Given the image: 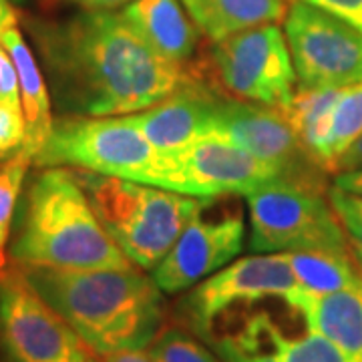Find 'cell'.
<instances>
[{
	"label": "cell",
	"instance_id": "cell-8",
	"mask_svg": "<svg viewBox=\"0 0 362 362\" xmlns=\"http://www.w3.org/2000/svg\"><path fill=\"white\" fill-rule=\"evenodd\" d=\"M211 65L233 99L282 111L296 95L288 40L276 23L252 26L218 40L211 49Z\"/></svg>",
	"mask_w": 362,
	"mask_h": 362
},
{
	"label": "cell",
	"instance_id": "cell-5",
	"mask_svg": "<svg viewBox=\"0 0 362 362\" xmlns=\"http://www.w3.org/2000/svg\"><path fill=\"white\" fill-rule=\"evenodd\" d=\"M254 254H352L346 232L318 185L274 180L244 195Z\"/></svg>",
	"mask_w": 362,
	"mask_h": 362
},
{
	"label": "cell",
	"instance_id": "cell-21",
	"mask_svg": "<svg viewBox=\"0 0 362 362\" xmlns=\"http://www.w3.org/2000/svg\"><path fill=\"white\" fill-rule=\"evenodd\" d=\"M338 93L340 89H300L294 99L282 109V115L288 119L304 149L318 165Z\"/></svg>",
	"mask_w": 362,
	"mask_h": 362
},
{
	"label": "cell",
	"instance_id": "cell-18",
	"mask_svg": "<svg viewBox=\"0 0 362 362\" xmlns=\"http://www.w3.org/2000/svg\"><path fill=\"white\" fill-rule=\"evenodd\" d=\"M121 14L159 57L183 65L194 54L197 26L192 25L180 0H133Z\"/></svg>",
	"mask_w": 362,
	"mask_h": 362
},
{
	"label": "cell",
	"instance_id": "cell-23",
	"mask_svg": "<svg viewBox=\"0 0 362 362\" xmlns=\"http://www.w3.org/2000/svg\"><path fill=\"white\" fill-rule=\"evenodd\" d=\"M33 159L25 151L0 159V274L6 272L8 259V240L13 226L14 209L23 194L26 171Z\"/></svg>",
	"mask_w": 362,
	"mask_h": 362
},
{
	"label": "cell",
	"instance_id": "cell-35",
	"mask_svg": "<svg viewBox=\"0 0 362 362\" xmlns=\"http://www.w3.org/2000/svg\"><path fill=\"white\" fill-rule=\"evenodd\" d=\"M18 2H21V0H18Z\"/></svg>",
	"mask_w": 362,
	"mask_h": 362
},
{
	"label": "cell",
	"instance_id": "cell-29",
	"mask_svg": "<svg viewBox=\"0 0 362 362\" xmlns=\"http://www.w3.org/2000/svg\"><path fill=\"white\" fill-rule=\"evenodd\" d=\"M337 173H346V171H361L362 169V135L356 141L349 145V149L338 157L337 163L332 165Z\"/></svg>",
	"mask_w": 362,
	"mask_h": 362
},
{
	"label": "cell",
	"instance_id": "cell-32",
	"mask_svg": "<svg viewBox=\"0 0 362 362\" xmlns=\"http://www.w3.org/2000/svg\"><path fill=\"white\" fill-rule=\"evenodd\" d=\"M334 187L349 192V194L362 195V169L361 171H346V173H337L334 177Z\"/></svg>",
	"mask_w": 362,
	"mask_h": 362
},
{
	"label": "cell",
	"instance_id": "cell-16",
	"mask_svg": "<svg viewBox=\"0 0 362 362\" xmlns=\"http://www.w3.org/2000/svg\"><path fill=\"white\" fill-rule=\"evenodd\" d=\"M284 302L304 318L310 332L322 334L362 362V282L330 294H314L300 286Z\"/></svg>",
	"mask_w": 362,
	"mask_h": 362
},
{
	"label": "cell",
	"instance_id": "cell-3",
	"mask_svg": "<svg viewBox=\"0 0 362 362\" xmlns=\"http://www.w3.org/2000/svg\"><path fill=\"white\" fill-rule=\"evenodd\" d=\"M8 256L16 266L73 270L133 266L105 232L75 173L61 168H47L30 181Z\"/></svg>",
	"mask_w": 362,
	"mask_h": 362
},
{
	"label": "cell",
	"instance_id": "cell-13",
	"mask_svg": "<svg viewBox=\"0 0 362 362\" xmlns=\"http://www.w3.org/2000/svg\"><path fill=\"white\" fill-rule=\"evenodd\" d=\"M202 214L185 226L168 256L151 270L153 282L168 296L187 292L233 262L244 247L246 223L242 214L221 220H204Z\"/></svg>",
	"mask_w": 362,
	"mask_h": 362
},
{
	"label": "cell",
	"instance_id": "cell-33",
	"mask_svg": "<svg viewBox=\"0 0 362 362\" xmlns=\"http://www.w3.org/2000/svg\"><path fill=\"white\" fill-rule=\"evenodd\" d=\"M13 25H16V14H14L13 6L8 4V0H0V37Z\"/></svg>",
	"mask_w": 362,
	"mask_h": 362
},
{
	"label": "cell",
	"instance_id": "cell-7",
	"mask_svg": "<svg viewBox=\"0 0 362 362\" xmlns=\"http://www.w3.org/2000/svg\"><path fill=\"white\" fill-rule=\"evenodd\" d=\"M282 180L276 169L218 133H204L168 153H159L147 183L194 197L246 195L268 181Z\"/></svg>",
	"mask_w": 362,
	"mask_h": 362
},
{
	"label": "cell",
	"instance_id": "cell-25",
	"mask_svg": "<svg viewBox=\"0 0 362 362\" xmlns=\"http://www.w3.org/2000/svg\"><path fill=\"white\" fill-rule=\"evenodd\" d=\"M328 199L344 232L352 238V242L362 246V195L349 194L338 187H332L328 192Z\"/></svg>",
	"mask_w": 362,
	"mask_h": 362
},
{
	"label": "cell",
	"instance_id": "cell-11",
	"mask_svg": "<svg viewBox=\"0 0 362 362\" xmlns=\"http://www.w3.org/2000/svg\"><path fill=\"white\" fill-rule=\"evenodd\" d=\"M298 288L286 254H252L230 262L189 288L177 304V312L195 337L209 340L214 324L223 312L264 298L284 300Z\"/></svg>",
	"mask_w": 362,
	"mask_h": 362
},
{
	"label": "cell",
	"instance_id": "cell-30",
	"mask_svg": "<svg viewBox=\"0 0 362 362\" xmlns=\"http://www.w3.org/2000/svg\"><path fill=\"white\" fill-rule=\"evenodd\" d=\"M99 362H156V358L151 356L149 349H135L99 356Z\"/></svg>",
	"mask_w": 362,
	"mask_h": 362
},
{
	"label": "cell",
	"instance_id": "cell-2",
	"mask_svg": "<svg viewBox=\"0 0 362 362\" xmlns=\"http://www.w3.org/2000/svg\"><path fill=\"white\" fill-rule=\"evenodd\" d=\"M26 284L97 356L149 349L165 322V300L141 268L16 266Z\"/></svg>",
	"mask_w": 362,
	"mask_h": 362
},
{
	"label": "cell",
	"instance_id": "cell-34",
	"mask_svg": "<svg viewBox=\"0 0 362 362\" xmlns=\"http://www.w3.org/2000/svg\"><path fill=\"white\" fill-rule=\"evenodd\" d=\"M350 246H352V258H354V262L358 264V268L362 270V246L356 244V242H352Z\"/></svg>",
	"mask_w": 362,
	"mask_h": 362
},
{
	"label": "cell",
	"instance_id": "cell-20",
	"mask_svg": "<svg viewBox=\"0 0 362 362\" xmlns=\"http://www.w3.org/2000/svg\"><path fill=\"white\" fill-rule=\"evenodd\" d=\"M298 284L314 294H330L362 282V270L352 254L337 252H284Z\"/></svg>",
	"mask_w": 362,
	"mask_h": 362
},
{
	"label": "cell",
	"instance_id": "cell-17",
	"mask_svg": "<svg viewBox=\"0 0 362 362\" xmlns=\"http://www.w3.org/2000/svg\"><path fill=\"white\" fill-rule=\"evenodd\" d=\"M0 45L8 51L18 75L21 105L25 115V143L21 151H25L35 161L47 137L51 135L52 123H54L51 90L40 73V65L35 52L25 42L18 26L13 25L11 28H6L0 37Z\"/></svg>",
	"mask_w": 362,
	"mask_h": 362
},
{
	"label": "cell",
	"instance_id": "cell-15",
	"mask_svg": "<svg viewBox=\"0 0 362 362\" xmlns=\"http://www.w3.org/2000/svg\"><path fill=\"white\" fill-rule=\"evenodd\" d=\"M216 99L218 95L209 93L197 81H192L159 103L131 113V119L157 153H168L209 133Z\"/></svg>",
	"mask_w": 362,
	"mask_h": 362
},
{
	"label": "cell",
	"instance_id": "cell-31",
	"mask_svg": "<svg viewBox=\"0 0 362 362\" xmlns=\"http://www.w3.org/2000/svg\"><path fill=\"white\" fill-rule=\"evenodd\" d=\"M59 2L73 4L83 11H115L119 6H127L133 0H59Z\"/></svg>",
	"mask_w": 362,
	"mask_h": 362
},
{
	"label": "cell",
	"instance_id": "cell-28",
	"mask_svg": "<svg viewBox=\"0 0 362 362\" xmlns=\"http://www.w3.org/2000/svg\"><path fill=\"white\" fill-rule=\"evenodd\" d=\"M0 103L23 107L21 89H18V75H16L11 54L2 45H0Z\"/></svg>",
	"mask_w": 362,
	"mask_h": 362
},
{
	"label": "cell",
	"instance_id": "cell-24",
	"mask_svg": "<svg viewBox=\"0 0 362 362\" xmlns=\"http://www.w3.org/2000/svg\"><path fill=\"white\" fill-rule=\"evenodd\" d=\"M156 362H223L197 338L181 328H165L149 346Z\"/></svg>",
	"mask_w": 362,
	"mask_h": 362
},
{
	"label": "cell",
	"instance_id": "cell-4",
	"mask_svg": "<svg viewBox=\"0 0 362 362\" xmlns=\"http://www.w3.org/2000/svg\"><path fill=\"white\" fill-rule=\"evenodd\" d=\"M93 211L133 266L151 272L185 226L216 197H194L139 181L73 171Z\"/></svg>",
	"mask_w": 362,
	"mask_h": 362
},
{
	"label": "cell",
	"instance_id": "cell-19",
	"mask_svg": "<svg viewBox=\"0 0 362 362\" xmlns=\"http://www.w3.org/2000/svg\"><path fill=\"white\" fill-rule=\"evenodd\" d=\"M197 30L218 42L252 26L278 23L286 16L284 0H181Z\"/></svg>",
	"mask_w": 362,
	"mask_h": 362
},
{
	"label": "cell",
	"instance_id": "cell-1",
	"mask_svg": "<svg viewBox=\"0 0 362 362\" xmlns=\"http://www.w3.org/2000/svg\"><path fill=\"white\" fill-rule=\"evenodd\" d=\"M28 26L52 103L65 115H131L194 81L185 66L159 57L121 13L83 11Z\"/></svg>",
	"mask_w": 362,
	"mask_h": 362
},
{
	"label": "cell",
	"instance_id": "cell-22",
	"mask_svg": "<svg viewBox=\"0 0 362 362\" xmlns=\"http://www.w3.org/2000/svg\"><path fill=\"white\" fill-rule=\"evenodd\" d=\"M362 135V83L344 87L338 93V99L328 123V135L322 147L320 165L322 169H332L337 159L349 145Z\"/></svg>",
	"mask_w": 362,
	"mask_h": 362
},
{
	"label": "cell",
	"instance_id": "cell-14",
	"mask_svg": "<svg viewBox=\"0 0 362 362\" xmlns=\"http://www.w3.org/2000/svg\"><path fill=\"white\" fill-rule=\"evenodd\" d=\"M223 362H358L322 334L286 337L266 314H258L242 330L211 338Z\"/></svg>",
	"mask_w": 362,
	"mask_h": 362
},
{
	"label": "cell",
	"instance_id": "cell-12",
	"mask_svg": "<svg viewBox=\"0 0 362 362\" xmlns=\"http://www.w3.org/2000/svg\"><path fill=\"white\" fill-rule=\"evenodd\" d=\"M209 133L228 137L247 153L276 169L282 180L320 187L316 175L320 165L308 156L280 109L218 97L211 109Z\"/></svg>",
	"mask_w": 362,
	"mask_h": 362
},
{
	"label": "cell",
	"instance_id": "cell-6",
	"mask_svg": "<svg viewBox=\"0 0 362 362\" xmlns=\"http://www.w3.org/2000/svg\"><path fill=\"white\" fill-rule=\"evenodd\" d=\"M157 156L131 115H65L54 119L51 135L33 163L39 168L69 165L147 183Z\"/></svg>",
	"mask_w": 362,
	"mask_h": 362
},
{
	"label": "cell",
	"instance_id": "cell-9",
	"mask_svg": "<svg viewBox=\"0 0 362 362\" xmlns=\"http://www.w3.org/2000/svg\"><path fill=\"white\" fill-rule=\"evenodd\" d=\"M0 352L4 362H99L18 268L0 274Z\"/></svg>",
	"mask_w": 362,
	"mask_h": 362
},
{
	"label": "cell",
	"instance_id": "cell-27",
	"mask_svg": "<svg viewBox=\"0 0 362 362\" xmlns=\"http://www.w3.org/2000/svg\"><path fill=\"white\" fill-rule=\"evenodd\" d=\"M340 18L362 35V0H300Z\"/></svg>",
	"mask_w": 362,
	"mask_h": 362
},
{
	"label": "cell",
	"instance_id": "cell-10",
	"mask_svg": "<svg viewBox=\"0 0 362 362\" xmlns=\"http://www.w3.org/2000/svg\"><path fill=\"white\" fill-rule=\"evenodd\" d=\"M284 35L302 89H344L362 83V35L340 18L294 0Z\"/></svg>",
	"mask_w": 362,
	"mask_h": 362
},
{
	"label": "cell",
	"instance_id": "cell-26",
	"mask_svg": "<svg viewBox=\"0 0 362 362\" xmlns=\"http://www.w3.org/2000/svg\"><path fill=\"white\" fill-rule=\"evenodd\" d=\"M25 143V115L18 105L0 103V159L14 156Z\"/></svg>",
	"mask_w": 362,
	"mask_h": 362
}]
</instances>
